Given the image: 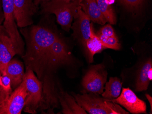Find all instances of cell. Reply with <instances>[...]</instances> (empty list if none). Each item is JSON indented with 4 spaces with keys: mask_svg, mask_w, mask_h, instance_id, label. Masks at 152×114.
<instances>
[{
    "mask_svg": "<svg viewBox=\"0 0 152 114\" xmlns=\"http://www.w3.org/2000/svg\"><path fill=\"white\" fill-rule=\"evenodd\" d=\"M23 59L26 68L36 73L42 85V98L39 108L53 114L59 108L58 84L55 74L60 68L73 64L74 58L64 40L59 36L50 49L42 53L26 52Z\"/></svg>",
    "mask_w": 152,
    "mask_h": 114,
    "instance_id": "1",
    "label": "cell"
},
{
    "mask_svg": "<svg viewBox=\"0 0 152 114\" xmlns=\"http://www.w3.org/2000/svg\"><path fill=\"white\" fill-rule=\"evenodd\" d=\"M115 0H104L105 2L107 3V4H108V5H110V4H112L113 2H114Z\"/></svg>",
    "mask_w": 152,
    "mask_h": 114,
    "instance_id": "27",
    "label": "cell"
},
{
    "mask_svg": "<svg viewBox=\"0 0 152 114\" xmlns=\"http://www.w3.org/2000/svg\"><path fill=\"white\" fill-rule=\"evenodd\" d=\"M27 96L25 81L12 92L9 98L0 107V114H20L23 109Z\"/></svg>",
    "mask_w": 152,
    "mask_h": 114,
    "instance_id": "9",
    "label": "cell"
},
{
    "mask_svg": "<svg viewBox=\"0 0 152 114\" xmlns=\"http://www.w3.org/2000/svg\"><path fill=\"white\" fill-rule=\"evenodd\" d=\"M13 3L18 26L23 28L31 25L38 7L36 5L35 0H13Z\"/></svg>",
    "mask_w": 152,
    "mask_h": 114,
    "instance_id": "8",
    "label": "cell"
},
{
    "mask_svg": "<svg viewBox=\"0 0 152 114\" xmlns=\"http://www.w3.org/2000/svg\"><path fill=\"white\" fill-rule=\"evenodd\" d=\"M98 7L107 22L111 24H115L116 18L113 10L110 5L107 4L104 0H96Z\"/></svg>",
    "mask_w": 152,
    "mask_h": 114,
    "instance_id": "18",
    "label": "cell"
},
{
    "mask_svg": "<svg viewBox=\"0 0 152 114\" xmlns=\"http://www.w3.org/2000/svg\"><path fill=\"white\" fill-rule=\"evenodd\" d=\"M4 20V13L2 9V1L0 0V25H2Z\"/></svg>",
    "mask_w": 152,
    "mask_h": 114,
    "instance_id": "23",
    "label": "cell"
},
{
    "mask_svg": "<svg viewBox=\"0 0 152 114\" xmlns=\"http://www.w3.org/2000/svg\"><path fill=\"white\" fill-rule=\"evenodd\" d=\"M107 73L103 65H92L83 78L82 85L89 93L102 95L107 79Z\"/></svg>",
    "mask_w": 152,
    "mask_h": 114,
    "instance_id": "6",
    "label": "cell"
},
{
    "mask_svg": "<svg viewBox=\"0 0 152 114\" xmlns=\"http://www.w3.org/2000/svg\"><path fill=\"white\" fill-rule=\"evenodd\" d=\"M27 96L23 110L26 113L35 114L42 98V85L34 72L26 68L24 77Z\"/></svg>",
    "mask_w": 152,
    "mask_h": 114,
    "instance_id": "5",
    "label": "cell"
},
{
    "mask_svg": "<svg viewBox=\"0 0 152 114\" xmlns=\"http://www.w3.org/2000/svg\"><path fill=\"white\" fill-rule=\"evenodd\" d=\"M109 100L123 106L132 114L147 113L146 104L137 97L134 92L129 88H123L118 97Z\"/></svg>",
    "mask_w": 152,
    "mask_h": 114,
    "instance_id": "10",
    "label": "cell"
},
{
    "mask_svg": "<svg viewBox=\"0 0 152 114\" xmlns=\"http://www.w3.org/2000/svg\"><path fill=\"white\" fill-rule=\"evenodd\" d=\"M74 23L71 28L73 36L83 46L84 49L88 39L94 32L90 19L80 6H78L74 17Z\"/></svg>",
    "mask_w": 152,
    "mask_h": 114,
    "instance_id": "7",
    "label": "cell"
},
{
    "mask_svg": "<svg viewBox=\"0 0 152 114\" xmlns=\"http://www.w3.org/2000/svg\"><path fill=\"white\" fill-rule=\"evenodd\" d=\"M152 67V61L149 59L146 61L139 70L136 81V91H142L147 90L150 81L148 77V71Z\"/></svg>",
    "mask_w": 152,
    "mask_h": 114,
    "instance_id": "16",
    "label": "cell"
},
{
    "mask_svg": "<svg viewBox=\"0 0 152 114\" xmlns=\"http://www.w3.org/2000/svg\"><path fill=\"white\" fill-rule=\"evenodd\" d=\"M58 99L60 105L64 114H87L88 113L77 103L74 97L59 87Z\"/></svg>",
    "mask_w": 152,
    "mask_h": 114,
    "instance_id": "12",
    "label": "cell"
},
{
    "mask_svg": "<svg viewBox=\"0 0 152 114\" xmlns=\"http://www.w3.org/2000/svg\"><path fill=\"white\" fill-rule=\"evenodd\" d=\"M148 77L149 81H152V67L150 68L148 71Z\"/></svg>",
    "mask_w": 152,
    "mask_h": 114,
    "instance_id": "25",
    "label": "cell"
},
{
    "mask_svg": "<svg viewBox=\"0 0 152 114\" xmlns=\"http://www.w3.org/2000/svg\"><path fill=\"white\" fill-rule=\"evenodd\" d=\"M79 0H49L41 4L43 14L56 15L58 23L66 31H69Z\"/></svg>",
    "mask_w": 152,
    "mask_h": 114,
    "instance_id": "3",
    "label": "cell"
},
{
    "mask_svg": "<svg viewBox=\"0 0 152 114\" xmlns=\"http://www.w3.org/2000/svg\"><path fill=\"white\" fill-rule=\"evenodd\" d=\"M17 55L12 41L3 25H0V72L7 75V64Z\"/></svg>",
    "mask_w": 152,
    "mask_h": 114,
    "instance_id": "11",
    "label": "cell"
},
{
    "mask_svg": "<svg viewBox=\"0 0 152 114\" xmlns=\"http://www.w3.org/2000/svg\"><path fill=\"white\" fill-rule=\"evenodd\" d=\"M146 97L147 99L148 100V102H149V104L150 105V113L152 114V97L148 95V94H146Z\"/></svg>",
    "mask_w": 152,
    "mask_h": 114,
    "instance_id": "24",
    "label": "cell"
},
{
    "mask_svg": "<svg viewBox=\"0 0 152 114\" xmlns=\"http://www.w3.org/2000/svg\"><path fill=\"white\" fill-rule=\"evenodd\" d=\"M68 1H74V0H68Z\"/></svg>",
    "mask_w": 152,
    "mask_h": 114,
    "instance_id": "28",
    "label": "cell"
},
{
    "mask_svg": "<svg viewBox=\"0 0 152 114\" xmlns=\"http://www.w3.org/2000/svg\"><path fill=\"white\" fill-rule=\"evenodd\" d=\"M100 40L102 45L106 48H110L113 50H118L120 48V45L117 36L105 37L98 36Z\"/></svg>",
    "mask_w": 152,
    "mask_h": 114,
    "instance_id": "19",
    "label": "cell"
},
{
    "mask_svg": "<svg viewBox=\"0 0 152 114\" xmlns=\"http://www.w3.org/2000/svg\"><path fill=\"white\" fill-rule=\"evenodd\" d=\"M79 5L94 23L104 25L107 22L99 9L96 0H79Z\"/></svg>",
    "mask_w": 152,
    "mask_h": 114,
    "instance_id": "14",
    "label": "cell"
},
{
    "mask_svg": "<svg viewBox=\"0 0 152 114\" xmlns=\"http://www.w3.org/2000/svg\"><path fill=\"white\" fill-rule=\"evenodd\" d=\"M6 73L11 80L12 89H16L23 81L24 77V68L22 62L12 59L7 65Z\"/></svg>",
    "mask_w": 152,
    "mask_h": 114,
    "instance_id": "13",
    "label": "cell"
},
{
    "mask_svg": "<svg viewBox=\"0 0 152 114\" xmlns=\"http://www.w3.org/2000/svg\"><path fill=\"white\" fill-rule=\"evenodd\" d=\"M125 7L131 10L138 9L144 0H119Z\"/></svg>",
    "mask_w": 152,
    "mask_h": 114,
    "instance_id": "21",
    "label": "cell"
},
{
    "mask_svg": "<svg viewBox=\"0 0 152 114\" xmlns=\"http://www.w3.org/2000/svg\"><path fill=\"white\" fill-rule=\"evenodd\" d=\"M105 91L102 94V97L107 99H115L120 95L122 82L117 77H110L109 81L106 82Z\"/></svg>",
    "mask_w": 152,
    "mask_h": 114,
    "instance_id": "15",
    "label": "cell"
},
{
    "mask_svg": "<svg viewBox=\"0 0 152 114\" xmlns=\"http://www.w3.org/2000/svg\"><path fill=\"white\" fill-rule=\"evenodd\" d=\"M49 0H35L36 5L38 7L40 4H42L46 1H49Z\"/></svg>",
    "mask_w": 152,
    "mask_h": 114,
    "instance_id": "26",
    "label": "cell"
},
{
    "mask_svg": "<svg viewBox=\"0 0 152 114\" xmlns=\"http://www.w3.org/2000/svg\"><path fill=\"white\" fill-rule=\"evenodd\" d=\"M1 75V73L0 72V76ZM12 93V92L7 91L0 84V107L7 101Z\"/></svg>",
    "mask_w": 152,
    "mask_h": 114,
    "instance_id": "22",
    "label": "cell"
},
{
    "mask_svg": "<svg viewBox=\"0 0 152 114\" xmlns=\"http://www.w3.org/2000/svg\"><path fill=\"white\" fill-rule=\"evenodd\" d=\"M105 48L98 36L93 32L91 37L87 41L84 48L89 62H93L95 54L101 52Z\"/></svg>",
    "mask_w": 152,
    "mask_h": 114,
    "instance_id": "17",
    "label": "cell"
},
{
    "mask_svg": "<svg viewBox=\"0 0 152 114\" xmlns=\"http://www.w3.org/2000/svg\"><path fill=\"white\" fill-rule=\"evenodd\" d=\"M4 13L3 26L9 35L17 55H24L25 43L20 35L14 14L13 0H1Z\"/></svg>",
    "mask_w": 152,
    "mask_h": 114,
    "instance_id": "4",
    "label": "cell"
},
{
    "mask_svg": "<svg viewBox=\"0 0 152 114\" xmlns=\"http://www.w3.org/2000/svg\"><path fill=\"white\" fill-rule=\"evenodd\" d=\"M76 102L88 114H129V112L109 99L101 97L98 94L89 93L73 94Z\"/></svg>",
    "mask_w": 152,
    "mask_h": 114,
    "instance_id": "2",
    "label": "cell"
},
{
    "mask_svg": "<svg viewBox=\"0 0 152 114\" xmlns=\"http://www.w3.org/2000/svg\"><path fill=\"white\" fill-rule=\"evenodd\" d=\"M97 36L105 38L116 36L113 28L110 24L106 25L102 27Z\"/></svg>",
    "mask_w": 152,
    "mask_h": 114,
    "instance_id": "20",
    "label": "cell"
}]
</instances>
